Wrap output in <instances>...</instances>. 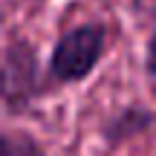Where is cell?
Masks as SVG:
<instances>
[{"label":"cell","mask_w":156,"mask_h":156,"mask_svg":"<svg viewBox=\"0 0 156 156\" xmlns=\"http://www.w3.org/2000/svg\"><path fill=\"white\" fill-rule=\"evenodd\" d=\"M145 73L156 78V20H153L151 35H147V44H145Z\"/></svg>","instance_id":"cell-5"},{"label":"cell","mask_w":156,"mask_h":156,"mask_svg":"<svg viewBox=\"0 0 156 156\" xmlns=\"http://www.w3.org/2000/svg\"><path fill=\"white\" fill-rule=\"evenodd\" d=\"M52 90L55 84L41 67L38 49L26 38H12L3 49V110L9 116H17Z\"/></svg>","instance_id":"cell-2"},{"label":"cell","mask_w":156,"mask_h":156,"mask_svg":"<svg viewBox=\"0 0 156 156\" xmlns=\"http://www.w3.org/2000/svg\"><path fill=\"white\" fill-rule=\"evenodd\" d=\"M107 46V26L101 20H90L73 26L55 41L46 73L55 87L61 84H81L84 78L95 73V67L104 58Z\"/></svg>","instance_id":"cell-1"},{"label":"cell","mask_w":156,"mask_h":156,"mask_svg":"<svg viewBox=\"0 0 156 156\" xmlns=\"http://www.w3.org/2000/svg\"><path fill=\"white\" fill-rule=\"evenodd\" d=\"M153 124H156V110H147V107H139V104H127L122 110H116L101 124V139H104L107 147H122L124 142L147 133Z\"/></svg>","instance_id":"cell-3"},{"label":"cell","mask_w":156,"mask_h":156,"mask_svg":"<svg viewBox=\"0 0 156 156\" xmlns=\"http://www.w3.org/2000/svg\"><path fill=\"white\" fill-rule=\"evenodd\" d=\"M0 156H46V151L26 130H3V136H0Z\"/></svg>","instance_id":"cell-4"}]
</instances>
